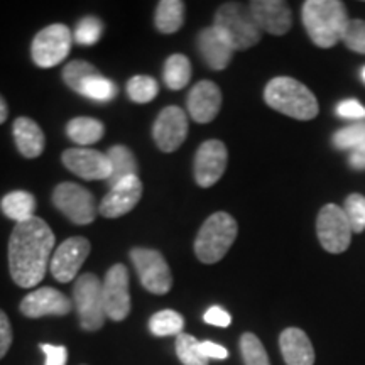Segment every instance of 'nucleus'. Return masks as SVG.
Instances as JSON below:
<instances>
[{"label":"nucleus","mask_w":365,"mask_h":365,"mask_svg":"<svg viewBox=\"0 0 365 365\" xmlns=\"http://www.w3.org/2000/svg\"><path fill=\"white\" fill-rule=\"evenodd\" d=\"M54 234L43 218L16 223L9 240V269L17 286H38L48 271L49 259L53 257Z\"/></svg>","instance_id":"obj_1"},{"label":"nucleus","mask_w":365,"mask_h":365,"mask_svg":"<svg viewBox=\"0 0 365 365\" xmlns=\"http://www.w3.org/2000/svg\"><path fill=\"white\" fill-rule=\"evenodd\" d=\"M301 14L309 39L325 49L344 39L350 22L345 4L340 0H308Z\"/></svg>","instance_id":"obj_2"},{"label":"nucleus","mask_w":365,"mask_h":365,"mask_svg":"<svg viewBox=\"0 0 365 365\" xmlns=\"http://www.w3.org/2000/svg\"><path fill=\"white\" fill-rule=\"evenodd\" d=\"M264 100L274 110L296 120H312L318 115V102L313 91L289 76H277L269 81Z\"/></svg>","instance_id":"obj_3"},{"label":"nucleus","mask_w":365,"mask_h":365,"mask_svg":"<svg viewBox=\"0 0 365 365\" xmlns=\"http://www.w3.org/2000/svg\"><path fill=\"white\" fill-rule=\"evenodd\" d=\"M235 218L227 212H217L208 217L195 239V254L203 264H215L225 257L228 249L235 242Z\"/></svg>","instance_id":"obj_4"},{"label":"nucleus","mask_w":365,"mask_h":365,"mask_svg":"<svg viewBox=\"0 0 365 365\" xmlns=\"http://www.w3.org/2000/svg\"><path fill=\"white\" fill-rule=\"evenodd\" d=\"M213 27L228 41L234 51H245L252 48L262 36L250 9L239 2H227L218 7Z\"/></svg>","instance_id":"obj_5"},{"label":"nucleus","mask_w":365,"mask_h":365,"mask_svg":"<svg viewBox=\"0 0 365 365\" xmlns=\"http://www.w3.org/2000/svg\"><path fill=\"white\" fill-rule=\"evenodd\" d=\"M73 307H76L80 325L86 331H97L105 323L103 282L97 274H83L73 287Z\"/></svg>","instance_id":"obj_6"},{"label":"nucleus","mask_w":365,"mask_h":365,"mask_svg":"<svg viewBox=\"0 0 365 365\" xmlns=\"http://www.w3.org/2000/svg\"><path fill=\"white\" fill-rule=\"evenodd\" d=\"M53 203L68 220L76 225H88L97 217L95 196L76 182L66 181L53 191Z\"/></svg>","instance_id":"obj_7"},{"label":"nucleus","mask_w":365,"mask_h":365,"mask_svg":"<svg viewBox=\"0 0 365 365\" xmlns=\"http://www.w3.org/2000/svg\"><path fill=\"white\" fill-rule=\"evenodd\" d=\"M130 259L137 276L149 293L166 294L173 287V276L166 259L159 250L135 247L130 250Z\"/></svg>","instance_id":"obj_8"},{"label":"nucleus","mask_w":365,"mask_h":365,"mask_svg":"<svg viewBox=\"0 0 365 365\" xmlns=\"http://www.w3.org/2000/svg\"><path fill=\"white\" fill-rule=\"evenodd\" d=\"M73 34L65 24H51L36 34L31 46L33 61L39 68H53L70 54Z\"/></svg>","instance_id":"obj_9"},{"label":"nucleus","mask_w":365,"mask_h":365,"mask_svg":"<svg viewBox=\"0 0 365 365\" xmlns=\"http://www.w3.org/2000/svg\"><path fill=\"white\" fill-rule=\"evenodd\" d=\"M318 240L330 254H341L352 242V227L345 210L336 205H327L319 210L317 220Z\"/></svg>","instance_id":"obj_10"},{"label":"nucleus","mask_w":365,"mask_h":365,"mask_svg":"<svg viewBox=\"0 0 365 365\" xmlns=\"http://www.w3.org/2000/svg\"><path fill=\"white\" fill-rule=\"evenodd\" d=\"M103 309L105 317L112 322H124L130 313L129 271L124 264H115L108 269L103 279Z\"/></svg>","instance_id":"obj_11"},{"label":"nucleus","mask_w":365,"mask_h":365,"mask_svg":"<svg viewBox=\"0 0 365 365\" xmlns=\"http://www.w3.org/2000/svg\"><path fill=\"white\" fill-rule=\"evenodd\" d=\"M91 245L85 237H70L54 250L51 257V274L59 282H70L80 272L90 255Z\"/></svg>","instance_id":"obj_12"},{"label":"nucleus","mask_w":365,"mask_h":365,"mask_svg":"<svg viewBox=\"0 0 365 365\" xmlns=\"http://www.w3.org/2000/svg\"><path fill=\"white\" fill-rule=\"evenodd\" d=\"M153 137L163 153H175L188 137V117L176 105L163 108L153 127Z\"/></svg>","instance_id":"obj_13"},{"label":"nucleus","mask_w":365,"mask_h":365,"mask_svg":"<svg viewBox=\"0 0 365 365\" xmlns=\"http://www.w3.org/2000/svg\"><path fill=\"white\" fill-rule=\"evenodd\" d=\"M228 153L222 140L210 139L200 145L195 156V180L202 188H210L227 170Z\"/></svg>","instance_id":"obj_14"},{"label":"nucleus","mask_w":365,"mask_h":365,"mask_svg":"<svg viewBox=\"0 0 365 365\" xmlns=\"http://www.w3.org/2000/svg\"><path fill=\"white\" fill-rule=\"evenodd\" d=\"M61 161L71 173L80 176L81 180L98 181L107 180L112 175V164L107 154L98 153L95 149L75 148L66 149L63 153Z\"/></svg>","instance_id":"obj_15"},{"label":"nucleus","mask_w":365,"mask_h":365,"mask_svg":"<svg viewBox=\"0 0 365 365\" xmlns=\"http://www.w3.org/2000/svg\"><path fill=\"white\" fill-rule=\"evenodd\" d=\"M143 196V182L139 176H129L115 186H112L110 191L103 196L102 203L98 207V213L105 218H118L139 203Z\"/></svg>","instance_id":"obj_16"},{"label":"nucleus","mask_w":365,"mask_h":365,"mask_svg":"<svg viewBox=\"0 0 365 365\" xmlns=\"http://www.w3.org/2000/svg\"><path fill=\"white\" fill-rule=\"evenodd\" d=\"M73 309V303L66 294L54 287H39L21 301V313L27 318L63 317Z\"/></svg>","instance_id":"obj_17"},{"label":"nucleus","mask_w":365,"mask_h":365,"mask_svg":"<svg viewBox=\"0 0 365 365\" xmlns=\"http://www.w3.org/2000/svg\"><path fill=\"white\" fill-rule=\"evenodd\" d=\"M249 9L259 29L272 36L286 34L293 24L291 9L281 0H254Z\"/></svg>","instance_id":"obj_18"},{"label":"nucleus","mask_w":365,"mask_h":365,"mask_svg":"<svg viewBox=\"0 0 365 365\" xmlns=\"http://www.w3.org/2000/svg\"><path fill=\"white\" fill-rule=\"evenodd\" d=\"M222 107V91L210 80L198 81L188 95V112L198 124L215 120Z\"/></svg>","instance_id":"obj_19"},{"label":"nucleus","mask_w":365,"mask_h":365,"mask_svg":"<svg viewBox=\"0 0 365 365\" xmlns=\"http://www.w3.org/2000/svg\"><path fill=\"white\" fill-rule=\"evenodd\" d=\"M198 49L203 61L212 70L222 71L230 65L234 56V48L228 44V41L218 33L215 27H207L198 36Z\"/></svg>","instance_id":"obj_20"},{"label":"nucleus","mask_w":365,"mask_h":365,"mask_svg":"<svg viewBox=\"0 0 365 365\" xmlns=\"http://www.w3.org/2000/svg\"><path fill=\"white\" fill-rule=\"evenodd\" d=\"M279 346L286 365L314 364V349L312 340L299 328H286L279 336Z\"/></svg>","instance_id":"obj_21"},{"label":"nucleus","mask_w":365,"mask_h":365,"mask_svg":"<svg viewBox=\"0 0 365 365\" xmlns=\"http://www.w3.org/2000/svg\"><path fill=\"white\" fill-rule=\"evenodd\" d=\"M12 132L14 140H16L17 149H19L22 156L27 159H34L43 154L46 145L44 132L41 130V127L36 124L33 118H16V122H14L12 125Z\"/></svg>","instance_id":"obj_22"},{"label":"nucleus","mask_w":365,"mask_h":365,"mask_svg":"<svg viewBox=\"0 0 365 365\" xmlns=\"http://www.w3.org/2000/svg\"><path fill=\"white\" fill-rule=\"evenodd\" d=\"M0 208L7 218L22 223L36 217V198L27 191H12V193L4 196L2 202H0Z\"/></svg>","instance_id":"obj_23"},{"label":"nucleus","mask_w":365,"mask_h":365,"mask_svg":"<svg viewBox=\"0 0 365 365\" xmlns=\"http://www.w3.org/2000/svg\"><path fill=\"white\" fill-rule=\"evenodd\" d=\"M185 22V4L181 0H161L158 4L154 24L163 34H173L181 29Z\"/></svg>","instance_id":"obj_24"},{"label":"nucleus","mask_w":365,"mask_h":365,"mask_svg":"<svg viewBox=\"0 0 365 365\" xmlns=\"http://www.w3.org/2000/svg\"><path fill=\"white\" fill-rule=\"evenodd\" d=\"M66 134L73 143L80 145H91L98 143L105 135V125L97 118L76 117L68 122Z\"/></svg>","instance_id":"obj_25"},{"label":"nucleus","mask_w":365,"mask_h":365,"mask_svg":"<svg viewBox=\"0 0 365 365\" xmlns=\"http://www.w3.org/2000/svg\"><path fill=\"white\" fill-rule=\"evenodd\" d=\"M112 164V175L108 178V185L115 186L117 182L129 176H137V161L132 150L125 145H113L107 153Z\"/></svg>","instance_id":"obj_26"},{"label":"nucleus","mask_w":365,"mask_h":365,"mask_svg":"<svg viewBox=\"0 0 365 365\" xmlns=\"http://www.w3.org/2000/svg\"><path fill=\"white\" fill-rule=\"evenodd\" d=\"M164 83L170 90H181L190 83L191 63L182 54H171L164 63Z\"/></svg>","instance_id":"obj_27"},{"label":"nucleus","mask_w":365,"mask_h":365,"mask_svg":"<svg viewBox=\"0 0 365 365\" xmlns=\"http://www.w3.org/2000/svg\"><path fill=\"white\" fill-rule=\"evenodd\" d=\"M149 330L154 336H178L185 330V318L173 309H163L150 317Z\"/></svg>","instance_id":"obj_28"},{"label":"nucleus","mask_w":365,"mask_h":365,"mask_svg":"<svg viewBox=\"0 0 365 365\" xmlns=\"http://www.w3.org/2000/svg\"><path fill=\"white\" fill-rule=\"evenodd\" d=\"M76 93L83 95L85 98L93 100V102H110L117 97L118 88L112 80L105 78L103 75H93L85 80Z\"/></svg>","instance_id":"obj_29"},{"label":"nucleus","mask_w":365,"mask_h":365,"mask_svg":"<svg viewBox=\"0 0 365 365\" xmlns=\"http://www.w3.org/2000/svg\"><path fill=\"white\" fill-rule=\"evenodd\" d=\"M202 341L188 333H181L176 336V355L182 365H208L210 360L202 352Z\"/></svg>","instance_id":"obj_30"},{"label":"nucleus","mask_w":365,"mask_h":365,"mask_svg":"<svg viewBox=\"0 0 365 365\" xmlns=\"http://www.w3.org/2000/svg\"><path fill=\"white\" fill-rule=\"evenodd\" d=\"M159 85L148 75H135L127 81V95L135 103H149L158 97Z\"/></svg>","instance_id":"obj_31"},{"label":"nucleus","mask_w":365,"mask_h":365,"mask_svg":"<svg viewBox=\"0 0 365 365\" xmlns=\"http://www.w3.org/2000/svg\"><path fill=\"white\" fill-rule=\"evenodd\" d=\"M240 352L245 365H271L262 341L254 333H244L242 335Z\"/></svg>","instance_id":"obj_32"},{"label":"nucleus","mask_w":365,"mask_h":365,"mask_svg":"<svg viewBox=\"0 0 365 365\" xmlns=\"http://www.w3.org/2000/svg\"><path fill=\"white\" fill-rule=\"evenodd\" d=\"M98 70L93 65H90L88 61H83V59H75V61L68 63L63 70V80L65 83L70 86L71 90L78 91V88L83 83L85 80H88L90 76L98 75Z\"/></svg>","instance_id":"obj_33"},{"label":"nucleus","mask_w":365,"mask_h":365,"mask_svg":"<svg viewBox=\"0 0 365 365\" xmlns=\"http://www.w3.org/2000/svg\"><path fill=\"white\" fill-rule=\"evenodd\" d=\"M103 34V22L97 17H83L73 33V41L80 46L97 44Z\"/></svg>","instance_id":"obj_34"},{"label":"nucleus","mask_w":365,"mask_h":365,"mask_svg":"<svg viewBox=\"0 0 365 365\" xmlns=\"http://www.w3.org/2000/svg\"><path fill=\"white\" fill-rule=\"evenodd\" d=\"M345 213L349 217L350 227L355 234L365 230V196L362 195H350L345 200Z\"/></svg>","instance_id":"obj_35"},{"label":"nucleus","mask_w":365,"mask_h":365,"mask_svg":"<svg viewBox=\"0 0 365 365\" xmlns=\"http://www.w3.org/2000/svg\"><path fill=\"white\" fill-rule=\"evenodd\" d=\"M333 144L339 149H357L365 144V124L345 127L333 135Z\"/></svg>","instance_id":"obj_36"},{"label":"nucleus","mask_w":365,"mask_h":365,"mask_svg":"<svg viewBox=\"0 0 365 365\" xmlns=\"http://www.w3.org/2000/svg\"><path fill=\"white\" fill-rule=\"evenodd\" d=\"M345 46L355 53L365 54V21L352 19L346 27L344 39Z\"/></svg>","instance_id":"obj_37"},{"label":"nucleus","mask_w":365,"mask_h":365,"mask_svg":"<svg viewBox=\"0 0 365 365\" xmlns=\"http://www.w3.org/2000/svg\"><path fill=\"white\" fill-rule=\"evenodd\" d=\"M41 350L46 355L44 365H66L68 360V350L63 345H49L41 344Z\"/></svg>","instance_id":"obj_38"},{"label":"nucleus","mask_w":365,"mask_h":365,"mask_svg":"<svg viewBox=\"0 0 365 365\" xmlns=\"http://www.w3.org/2000/svg\"><path fill=\"white\" fill-rule=\"evenodd\" d=\"M12 345V327L7 314L0 309V359L6 357Z\"/></svg>","instance_id":"obj_39"},{"label":"nucleus","mask_w":365,"mask_h":365,"mask_svg":"<svg viewBox=\"0 0 365 365\" xmlns=\"http://www.w3.org/2000/svg\"><path fill=\"white\" fill-rule=\"evenodd\" d=\"M203 319L208 323V325L220 327V328H227V327L232 323L230 313H227L225 309L220 308V307H212V308H208L207 313H205Z\"/></svg>","instance_id":"obj_40"},{"label":"nucleus","mask_w":365,"mask_h":365,"mask_svg":"<svg viewBox=\"0 0 365 365\" xmlns=\"http://www.w3.org/2000/svg\"><path fill=\"white\" fill-rule=\"evenodd\" d=\"M336 113L344 118H365V107H362L357 100H344L339 107H336Z\"/></svg>","instance_id":"obj_41"},{"label":"nucleus","mask_w":365,"mask_h":365,"mask_svg":"<svg viewBox=\"0 0 365 365\" xmlns=\"http://www.w3.org/2000/svg\"><path fill=\"white\" fill-rule=\"evenodd\" d=\"M200 346H202V352L208 360H225L228 357V350L225 346L218 345L215 341H202Z\"/></svg>","instance_id":"obj_42"},{"label":"nucleus","mask_w":365,"mask_h":365,"mask_svg":"<svg viewBox=\"0 0 365 365\" xmlns=\"http://www.w3.org/2000/svg\"><path fill=\"white\" fill-rule=\"evenodd\" d=\"M349 163L355 170H365V144L352 150V156H350Z\"/></svg>","instance_id":"obj_43"},{"label":"nucleus","mask_w":365,"mask_h":365,"mask_svg":"<svg viewBox=\"0 0 365 365\" xmlns=\"http://www.w3.org/2000/svg\"><path fill=\"white\" fill-rule=\"evenodd\" d=\"M9 117V107H7V102L4 100L2 95H0V124H4V122L7 120Z\"/></svg>","instance_id":"obj_44"},{"label":"nucleus","mask_w":365,"mask_h":365,"mask_svg":"<svg viewBox=\"0 0 365 365\" xmlns=\"http://www.w3.org/2000/svg\"><path fill=\"white\" fill-rule=\"evenodd\" d=\"M362 80L365 81V68H364V70H362Z\"/></svg>","instance_id":"obj_45"}]
</instances>
